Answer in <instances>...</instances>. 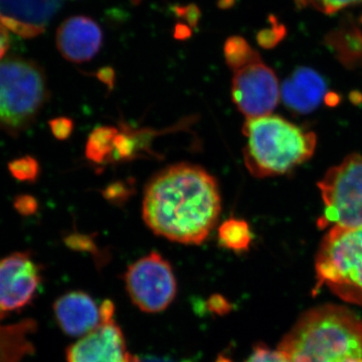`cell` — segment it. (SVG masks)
Wrapping results in <instances>:
<instances>
[{"label":"cell","instance_id":"1","mask_svg":"<svg viewBox=\"0 0 362 362\" xmlns=\"http://www.w3.org/2000/svg\"><path fill=\"white\" fill-rule=\"evenodd\" d=\"M221 211L220 188L199 165L175 164L154 175L145 189L142 216L156 235L183 245H201Z\"/></svg>","mask_w":362,"mask_h":362},{"label":"cell","instance_id":"2","mask_svg":"<svg viewBox=\"0 0 362 362\" xmlns=\"http://www.w3.org/2000/svg\"><path fill=\"white\" fill-rule=\"evenodd\" d=\"M277 349L288 362H362V320L345 307H316L300 316Z\"/></svg>","mask_w":362,"mask_h":362},{"label":"cell","instance_id":"3","mask_svg":"<svg viewBox=\"0 0 362 362\" xmlns=\"http://www.w3.org/2000/svg\"><path fill=\"white\" fill-rule=\"evenodd\" d=\"M243 134L245 164L255 177L285 175L310 159L316 148L315 133L272 114L247 119Z\"/></svg>","mask_w":362,"mask_h":362},{"label":"cell","instance_id":"4","mask_svg":"<svg viewBox=\"0 0 362 362\" xmlns=\"http://www.w3.org/2000/svg\"><path fill=\"white\" fill-rule=\"evenodd\" d=\"M47 76L32 59H0V130L18 135L30 128L49 101Z\"/></svg>","mask_w":362,"mask_h":362},{"label":"cell","instance_id":"5","mask_svg":"<svg viewBox=\"0 0 362 362\" xmlns=\"http://www.w3.org/2000/svg\"><path fill=\"white\" fill-rule=\"evenodd\" d=\"M315 291L326 286L350 304L362 305V226H332L316 255Z\"/></svg>","mask_w":362,"mask_h":362},{"label":"cell","instance_id":"6","mask_svg":"<svg viewBox=\"0 0 362 362\" xmlns=\"http://www.w3.org/2000/svg\"><path fill=\"white\" fill-rule=\"evenodd\" d=\"M322 195L324 214L318 221L326 226H362V156L350 154L330 168L318 183Z\"/></svg>","mask_w":362,"mask_h":362},{"label":"cell","instance_id":"7","mask_svg":"<svg viewBox=\"0 0 362 362\" xmlns=\"http://www.w3.org/2000/svg\"><path fill=\"white\" fill-rule=\"evenodd\" d=\"M124 281L133 303L147 313H158L168 308L177 292L173 267L157 252L128 267Z\"/></svg>","mask_w":362,"mask_h":362},{"label":"cell","instance_id":"8","mask_svg":"<svg viewBox=\"0 0 362 362\" xmlns=\"http://www.w3.org/2000/svg\"><path fill=\"white\" fill-rule=\"evenodd\" d=\"M280 98L277 76L262 59L235 71L233 102L247 119L271 115Z\"/></svg>","mask_w":362,"mask_h":362},{"label":"cell","instance_id":"9","mask_svg":"<svg viewBox=\"0 0 362 362\" xmlns=\"http://www.w3.org/2000/svg\"><path fill=\"white\" fill-rule=\"evenodd\" d=\"M100 325L74 343L66 350L68 362H138L139 357L127 349L122 330L114 319V304L106 300L101 305Z\"/></svg>","mask_w":362,"mask_h":362},{"label":"cell","instance_id":"10","mask_svg":"<svg viewBox=\"0 0 362 362\" xmlns=\"http://www.w3.org/2000/svg\"><path fill=\"white\" fill-rule=\"evenodd\" d=\"M42 282V267L30 252H14L0 259V316L32 303Z\"/></svg>","mask_w":362,"mask_h":362},{"label":"cell","instance_id":"11","mask_svg":"<svg viewBox=\"0 0 362 362\" xmlns=\"http://www.w3.org/2000/svg\"><path fill=\"white\" fill-rule=\"evenodd\" d=\"M63 0H0V23L23 39L42 35L61 11Z\"/></svg>","mask_w":362,"mask_h":362},{"label":"cell","instance_id":"12","mask_svg":"<svg viewBox=\"0 0 362 362\" xmlns=\"http://www.w3.org/2000/svg\"><path fill=\"white\" fill-rule=\"evenodd\" d=\"M57 47L62 56L75 64L94 58L103 45V32L96 21L85 16L66 18L59 26Z\"/></svg>","mask_w":362,"mask_h":362},{"label":"cell","instance_id":"13","mask_svg":"<svg viewBox=\"0 0 362 362\" xmlns=\"http://www.w3.org/2000/svg\"><path fill=\"white\" fill-rule=\"evenodd\" d=\"M54 315L61 329L70 337H85L102 321V306L87 293L69 292L54 305Z\"/></svg>","mask_w":362,"mask_h":362},{"label":"cell","instance_id":"14","mask_svg":"<svg viewBox=\"0 0 362 362\" xmlns=\"http://www.w3.org/2000/svg\"><path fill=\"white\" fill-rule=\"evenodd\" d=\"M326 96L322 76L306 66L296 69L282 85L281 97L290 110L308 114L315 110Z\"/></svg>","mask_w":362,"mask_h":362},{"label":"cell","instance_id":"15","mask_svg":"<svg viewBox=\"0 0 362 362\" xmlns=\"http://www.w3.org/2000/svg\"><path fill=\"white\" fill-rule=\"evenodd\" d=\"M324 42L345 68L354 70L362 66V32L350 16L328 33Z\"/></svg>","mask_w":362,"mask_h":362},{"label":"cell","instance_id":"16","mask_svg":"<svg viewBox=\"0 0 362 362\" xmlns=\"http://www.w3.org/2000/svg\"><path fill=\"white\" fill-rule=\"evenodd\" d=\"M252 233L249 223L230 218L218 228V242L221 247L235 252H246L251 247Z\"/></svg>","mask_w":362,"mask_h":362},{"label":"cell","instance_id":"17","mask_svg":"<svg viewBox=\"0 0 362 362\" xmlns=\"http://www.w3.org/2000/svg\"><path fill=\"white\" fill-rule=\"evenodd\" d=\"M118 128L113 126H102L90 133L86 144V157L90 162L104 164L111 161L114 142L118 135Z\"/></svg>","mask_w":362,"mask_h":362},{"label":"cell","instance_id":"18","mask_svg":"<svg viewBox=\"0 0 362 362\" xmlns=\"http://www.w3.org/2000/svg\"><path fill=\"white\" fill-rule=\"evenodd\" d=\"M223 54L226 65L233 73L255 62L261 61L258 52L255 51L249 42L239 35L228 37L226 40Z\"/></svg>","mask_w":362,"mask_h":362},{"label":"cell","instance_id":"19","mask_svg":"<svg viewBox=\"0 0 362 362\" xmlns=\"http://www.w3.org/2000/svg\"><path fill=\"white\" fill-rule=\"evenodd\" d=\"M9 171L16 180L21 181L37 180L40 175V164L32 156L21 157L11 162L8 165Z\"/></svg>","mask_w":362,"mask_h":362},{"label":"cell","instance_id":"20","mask_svg":"<svg viewBox=\"0 0 362 362\" xmlns=\"http://www.w3.org/2000/svg\"><path fill=\"white\" fill-rule=\"evenodd\" d=\"M271 28L261 30L257 35L258 44L263 49H271L275 47L279 42H282L287 35V30L284 25L278 23L275 16H270Z\"/></svg>","mask_w":362,"mask_h":362},{"label":"cell","instance_id":"21","mask_svg":"<svg viewBox=\"0 0 362 362\" xmlns=\"http://www.w3.org/2000/svg\"><path fill=\"white\" fill-rule=\"evenodd\" d=\"M314 8L325 14H333L345 7L362 4V0H308Z\"/></svg>","mask_w":362,"mask_h":362},{"label":"cell","instance_id":"22","mask_svg":"<svg viewBox=\"0 0 362 362\" xmlns=\"http://www.w3.org/2000/svg\"><path fill=\"white\" fill-rule=\"evenodd\" d=\"M246 362H288L279 350H272L264 345H258L252 350Z\"/></svg>","mask_w":362,"mask_h":362},{"label":"cell","instance_id":"23","mask_svg":"<svg viewBox=\"0 0 362 362\" xmlns=\"http://www.w3.org/2000/svg\"><path fill=\"white\" fill-rule=\"evenodd\" d=\"M52 133L59 140H66L71 135L74 130V122L66 117H59L52 119L49 122Z\"/></svg>","mask_w":362,"mask_h":362},{"label":"cell","instance_id":"24","mask_svg":"<svg viewBox=\"0 0 362 362\" xmlns=\"http://www.w3.org/2000/svg\"><path fill=\"white\" fill-rule=\"evenodd\" d=\"M66 244L71 249L80 250V251H88L95 249V244L90 239L89 235L73 233L68 235L65 239Z\"/></svg>","mask_w":362,"mask_h":362},{"label":"cell","instance_id":"25","mask_svg":"<svg viewBox=\"0 0 362 362\" xmlns=\"http://www.w3.org/2000/svg\"><path fill=\"white\" fill-rule=\"evenodd\" d=\"M16 207L23 216L35 214L37 209V202L30 195H21L16 199Z\"/></svg>","mask_w":362,"mask_h":362},{"label":"cell","instance_id":"26","mask_svg":"<svg viewBox=\"0 0 362 362\" xmlns=\"http://www.w3.org/2000/svg\"><path fill=\"white\" fill-rule=\"evenodd\" d=\"M209 309L214 313L225 314L230 310L232 305L228 303L226 298L220 296V295H214L209 301Z\"/></svg>","mask_w":362,"mask_h":362},{"label":"cell","instance_id":"27","mask_svg":"<svg viewBox=\"0 0 362 362\" xmlns=\"http://www.w3.org/2000/svg\"><path fill=\"white\" fill-rule=\"evenodd\" d=\"M11 45V37H9L8 30L0 23V59H2Z\"/></svg>","mask_w":362,"mask_h":362},{"label":"cell","instance_id":"28","mask_svg":"<svg viewBox=\"0 0 362 362\" xmlns=\"http://www.w3.org/2000/svg\"><path fill=\"white\" fill-rule=\"evenodd\" d=\"M138 362H177L173 359L168 358V357H157V356H145L143 358H139ZM187 362V361H182Z\"/></svg>","mask_w":362,"mask_h":362},{"label":"cell","instance_id":"29","mask_svg":"<svg viewBox=\"0 0 362 362\" xmlns=\"http://www.w3.org/2000/svg\"><path fill=\"white\" fill-rule=\"evenodd\" d=\"M324 100H325L326 104L329 105V106H334V105L339 103L340 98L337 94H335V93L331 92L326 94Z\"/></svg>","mask_w":362,"mask_h":362},{"label":"cell","instance_id":"30","mask_svg":"<svg viewBox=\"0 0 362 362\" xmlns=\"http://www.w3.org/2000/svg\"><path fill=\"white\" fill-rule=\"evenodd\" d=\"M298 7H302L306 6L308 4V0H295Z\"/></svg>","mask_w":362,"mask_h":362},{"label":"cell","instance_id":"31","mask_svg":"<svg viewBox=\"0 0 362 362\" xmlns=\"http://www.w3.org/2000/svg\"><path fill=\"white\" fill-rule=\"evenodd\" d=\"M216 362H233V361H230V358H228V357L220 356V357H218V361H216Z\"/></svg>","mask_w":362,"mask_h":362},{"label":"cell","instance_id":"32","mask_svg":"<svg viewBox=\"0 0 362 362\" xmlns=\"http://www.w3.org/2000/svg\"><path fill=\"white\" fill-rule=\"evenodd\" d=\"M361 23H362V16H361Z\"/></svg>","mask_w":362,"mask_h":362}]
</instances>
